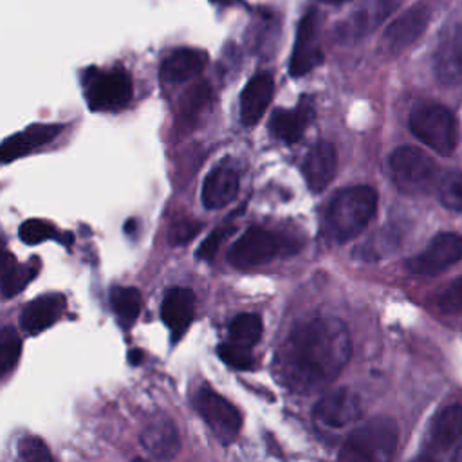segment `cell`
Segmentation results:
<instances>
[{
    "mask_svg": "<svg viewBox=\"0 0 462 462\" xmlns=\"http://www.w3.org/2000/svg\"><path fill=\"white\" fill-rule=\"evenodd\" d=\"M352 341L337 318H312L292 330L278 363L285 383L298 392L327 386L346 366Z\"/></svg>",
    "mask_w": 462,
    "mask_h": 462,
    "instance_id": "6da1fadb",
    "label": "cell"
},
{
    "mask_svg": "<svg viewBox=\"0 0 462 462\" xmlns=\"http://www.w3.org/2000/svg\"><path fill=\"white\" fill-rule=\"evenodd\" d=\"M377 211V191L370 186L339 189L325 211V227L336 242L357 236Z\"/></svg>",
    "mask_w": 462,
    "mask_h": 462,
    "instance_id": "7a4b0ae2",
    "label": "cell"
},
{
    "mask_svg": "<svg viewBox=\"0 0 462 462\" xmlns=\"http://www.w3.org/2000/svg\"><path fill=\"white\" fill-rule=\"evenodd\" d=\"M399 440L397 422L390 417H375L357 426L345 440L339 458L341 460H388Z\"/></svg>",
    "mask_w": 462,
    "mask_h": 462,
    "instance_id": "3957f363",
    "label": "cell"
},
{
    "mask_svg": "<svg viewBox=\"0 0 462 462\" xmlns=\"http://www.w3.org/2000/svg\"><path fill=\"white\" fill-rule=\"evenodd\" d=\"M298 242L260 226L247 227L227 251V262L236 269H253L298 251Z\"/></svg>",
    "mask_w": 462,
    "mask_h": 462,
    "instance_id": "277c9868",
    "label": "cell"
},
{
    "mask_svg": "<svg viewBox=\"0 0 462 462\" xmlns=\"http://www.w3.org/2000/svg\"><path fill=\"white\" fill-rule=\"evenodd\" d=\"M408 126L420 143L439 155H451L458 144V123L442 105H417L408 117Z\"/></svg>",
    "mask_w": 462,
    "mask_h": 462,
    "instance_id": "5b68a950",
    "label": "cell"
},
{
    "mask_svg": "<svg viewBox=\"0 0 462 462\" xmlns=\"http://www.w3.org/2000/svg\"><path fill=\"white\" fill-rule=\"evenodd\" d=\"M393 184L406 195H420L439 179L437 162L415 146H399L388 157Z\"/></svg>",
    "mask_w": 462,
    "mask_h": 462,
    "instance_id": "8992f818",
    "label": "cell"
},
{
    "mask_svg": "<svg viewBox=\"0 0 462 462\" xmlns=\"http://www.w3.org/2000/svg\"><path fill=\"white\" fill-rule=\"evenodd\" d=\"M431 14L433 7L428 0H419L411 4L406 11H402L386 25L379 40V51L390 58L402 54L424 34Z\"/></svg>",
    "mask_w": 462,
    "mask_h": 462,
    "instance_id": "52a82bcc",
    "label": "cell"
},
{
    "mask_svg": "<svg viewBox=\"0 0 462 462\" xmlns=\"http://www.w3.org/2000/svg\"><path fill=\"white\" fill-rule=\"evenodd\" d=\"M85 97L90 110L116 112L125 108L132 99V79L121 69L99 70L90 69L85 76Z\"/></svg>",
    "mask_w": 462,
    "mask_h": 462,
    "instance_id": "ba28073f",
    "label": "cell"
},
{
    "mask_svg": "<svg viewBox=\"0 0 462 462\" xmlns=\"http://www.w3.org/2000/svg\"><path fill=\"white\" fill-rule=\"evenodd\" d=\"M401 0H366L346 16L337 20L332 36L339 45L356 43L372 34L395 13Z\"/></svg>",
    "mask_w": 462,
    "mask_h": 462,
    "instance_id": "9c48e42d",
    "label": "cell"
},
{
    "mask_svg": "<svg viewBox=\"0 0 462 462\" xmlns=\"http://www.w3.org/2000/svg\"><path fill=\"white\" fill-rule=\"evenodd\" d=\"M195 408L222 442L235 440L242 428V415L227 399L211 388H202L195 397Z\"/></svg>",
    "mask_w": 462,
    "mask_h": 462,
    "instance_id": "30bf717a",
    "label": "cell"
},
{
    "mask_svg": "<svg viewBox=\"0 0 462 462\" xmlns=\"http://www.w3.org/2000/svg\"><path fill=\"white\" fill-rule=\"evenodd\" d=\"M462 258V236L457 233L437 235L424 251L406 262V269L419 276H435Z\"/></svg>",
    "mask_w": 462,
    "mask_h": 462,
    "instance_id": "8fae6325",
    "label": "cell"
},
{
    "mask_svg": "<svg viewBox=\"0 0 462 462\" xmlns=\"http://www.w3.org/2000/svg\"><path fill=\"white\" fill-rule=\"evenodd\" d=\"M323 63V51L319 45V14L318 11H307L296 29V40L289 61V72L292 78L309 74L312 69Z\"/></svg>",
    "mask_w": 462,
    "mask_h": 462,
    "instance_id": "7c38bea8",
    "label": "cell"
},
{
    "mask_svg": "<svg viewBox=\"0 0 462 462\" xmlns=\"http://www.w3.org/2000/svg\"><path fill=\"white\" fill-rule=\"evenodd\" d=\"M433 72L446 87L462 85V23L446 25L433 51Z\"/></svg>",
    "mask_w": 462,
    "mask_h": 462,
    "instance_id": "4fadbf2b",
    "label": "cell"
},
{
    "mask_svg": "<svg viewBox=\"0 0 462 462\" xmlns=\"http://www.w3.org/2000/svg\"><path fill=\"white\" fill-rule=\"evenodd\" d=\"M314 419L330 430H339L357 420L361 415V399L348 388H337L325 393L314 406Z\"/></svg>",
    "mask_w": 462,
    "mask_h": 462,
    "instance_id": "5bb4252c",
    "label": "cell"
},
{
    "mask_svg": "<svg viewBox=\"0 0 462 462\" xmlns=\"http://www.w3.org/2000/svg\"><path fill=\"white\" fill-rule=\"evenodd\" d=\"M240 173L231 161H222L209 170L202 182V204L208 209H220L227 206L238 193Z\"/></svg>",
    "mask_w": 462,
    "mask_h": 462,
    "instance_id": "9a60e30c",
    "label": "cell"
},
{
    "mask_svg": "<svg viewBox=\"0 0 462 462\" xmlns=\"http://www.w3.org/2000/svg\"><path fill=\"white\" fill-rule=\"evenodd\" d=\"M303 177L310 191H323L337 171V152L336 146L328 141L316 143L303 161Z\"/></svg>",
    "mask_w": 462,
    "mask_h": 462,
    "instance_id": "2e32d148",
    "label": "cell"
},
{
    "mask_svg": "<svg viewBox=\"0 0 462 462\" xmlns=\"http://www.w3.org/2000/svg\"><path fill=\"white\" fill-rule=\"evenodd\" d=\"M139 444L150 458L170 460L180 449V437L175 424L168 417H159L143 428Z\"/></svg>",
    "mask_w": 462,
    "mask_h": 462,
    "instance_id": "e0dca14e",
    "label": "cell"
},
{
    "mask_svg": "<svg viewBox=\"0 0 462 462\" xmlns=\"http://www.w3.org/2000/svg\"><path fill=\"white\" fill-rule=\"evenodd\" d=\"M195 312V294L189 287H171L161 307V318L171 332V339L177 341L184 336L193 321Z\"/></svg>",
    "mask_w": 462,
    "mask_h": 462,
    "instance_id": "ac0fdd59",
    "label": "cell"
},
{
    "mask_svg": "<svg viewBox=\"0 0 462 462\" xmlns=\"http://www.w3.org/2000/svg\"><path fill=\"white\" fill-rule=\"evenodd\" d=\"M462 439V406L451 404L440 410L428 430L424 448L431 453H444Z\"/></svg>",
    "mask_w": 462,
    "mask_h": 462,
    "instance_id": "d6986e66",
    "label": "cell"
},
{
    "mask_svg": "<svg viewBox=\"0 0 462 462\" xmlns=\"http://www.w3.org/2000/svg\"><path fill=\"white\" fill-rule=\"evenodd\" d=\"M274 92V79L269 72L253 76L240 94V121L244 126L256 125L265 114Z\"/></svg>",
    "mask_w": 462,
    "mask_h": 462,
    "instance_id": "ffe728a7",
    "label": "cell"
},
{
    "mask_svg": "<svg viewBox=\"0 0 462 462\" xmlns=\"http://www.w3.org/2000/svg\"><path fill=\"white\" fill-rule=\"evenodd\" d=\"M61 132V125H31L25 130L7 137L0 144V162H11L32 150L51 143Z\"/></svg>",
    "mask_w": 462,
    "mask_h": 462,
    "instance_id": "44dd1931",
    "label": "cell"
},
{
    "mask_svg": "<svg viewBox=\"0 0 462 462\" xmlns=\"http://www.w3.org/2000/svg\"><path fill=\"white\" fill-rule=\"evenodd\" d=\"M314 117V108L309 99H301L296 108H278L273 112L269 121L271 134L287 143L292 144L301 139L305 128Z\"/></svg>",
    "mask_w": 462,
    "mask_h": 462,
    "instance_id": "7402d4cb",
    "label": "cell"
},
{
    "mask_svg": "<svg viewBox=\"0 0 462 462\" xmlns=\"http://www.w3.org/2000/svg\"><path fill=\"white\" fill-rule=\"evenodd\" d=\"M67 300L60 292L42 294L27 303L20 316V325L27 334H38L54 325L63 314Z\"/></svg>",
    "mask_w": 462,
    "mask_h": 462,
    "instance_id": "603a6c76",
    "label": "cell"
},
{
    "mask_svg": "<svg viewBox=\"0 0 462 462\" xmlns=\"http://www.w3.org/2000/svg\"><path fill=\"white\" fill-rule=\"evenodd\" d=\"M208 63V54L200 49H177L161 65V78L166 83H182L199 76Z\"/></svg>",
    "mask_w": 462,
    "mask_h": 462,
    "instance_id": "cb8c5ba5",
    "label": "cell"
},
{
    "mask_svg": "<svg viewBox=\"0 0 462 462\" xmlns=\"http://www.w3.org/2000/svg\"><path fill=\"white\" fill-rule=\"evenodd\" d=\"M112 309L123 327H132L141 312L143 298L137 287H114L110 292Z\"/></svg>",
    "mask_w": 462,
    "mask_h": 462,
    "instance_id": "d4e9b609",
    "label": "cell"
},
{
    "mask_svg": "<svg viewBox=\"0 0 462 462\" xmlns=\"http://www.w3.org/2000/svg\"><path fill=\"white\" fill-rule=\"evenodd\" d=\"M262 318L253 312H244L238 314L231 325H229V337L233 343L244 345V346H253L258 343L262 337Z\"/></svg>",
    "mask_w": 462,
    "mask_h": 462,
    "instance_id": "484cf974",
    "label": "cell"
},
{
    "mask_svg": "<svg viewBox=\"0 0 462 462\" xmlns=\"http://www.w3.org/2000/svg\"><path fill=\"white\" fill-rule=\"evenodd\" d=\"M36 260L38 258H31V262L23 265L16 263L9 273H5L0 278V287L4 296H14L25 289V285L36 276V265H38Z\"/></svg>",
    "mask_w": 462,
    "mask_h": 462,
    "instance_id": "4316f807",
    "label": "cell"
},
{
    "mask_svg": "<svg viewBox=\"0 0 462 462\" xmlns=\"http://www.w3.org/2000/svg\"><path fill=\"white\" fill-rule=\"evenodd\" d=\"M437 193L444 208L462 213V173L460 171H449L442 175L437 186Z\"/></svg>",
    "mask_w": 462,
    "mask_h": 462,
    "instance_id": "83f0119b",
    "label": "cell"
},
{
    "mask_svg": "<svg viewBox=\"0 0 462 462\" xmlns=\"http://www.w3.org/2000/svg\"><path fill=\"white\" fill-rule=\"evenodd\" d=\"M209 97H211V88L204 81L188 88L184 92L182 99H180V116H182V119L193 121L197 116H200L204 106L209 103Z\"/></svg>",
    "mask_w": 462,
    "mask_h": 462,
    "instance_id": "f1b7e54d",
    "label": "cell"
},
{
    "mask_svg": "<svg viewBox=\"0 0 462 462\" xmlns=\"http://www.w3.org/2000/svg\"><path fill=\"white\" fill-rule=\"evenodd\" d=\"M22 354V341L13 328H0V377L5 375Z\"/></svg>",
    "mask_w": 462,
    "mask_h": 462,
    "instance_id": "f546056e",
    "label": "cell"
},
{
    "mask_svg": "<svg viewBox=\"0 0 462 462\" xmlns=\"http://www.w3.org/2000/svg\"><path fill=\"white\" fill-rule=\"evenodd\" d=\"M218 356L226 365H229L231 368H236V370H249L254 365L251 348L233 343V341L218 345Z\"/></svg>",
    "mask_w": 462,
    "mask_h": 462,
    "instance_id": "4dcf8cb0",
    "label": "cell"
},
{
    "mask_svg": "<svg viewBox=\"0 0 462 462\" xmlns=\"http://www.w3.org/2000/svg\"><path fill=\"white\" fill-rule=\"evenodd\" d=\"M18 235H20V240H23L25 244H31V245L58 236L56 227L52 224H49L45 220H38V218L25 220L20 226V233Z\"/></svg>",
    "mask_w": 462,
    "mask_h": 462,
    "instance_id": "1f68e13d",
    "label": "cell"
},
{
    "mask_svg": "<svg viewBox=\"0 0 462 462\" xmlns=\"http://www.w3.org/2000/svg\"><path fill=\"white\" fill-rule=\"evenodd\" d=\"M435 303L442 312H448V314L462 312V276L448 283L437 296Z\"/></svg>",
    "mask_w": 462,
    "mask_h": 462,
    "instance_id": "d6a6232c",
    "label": "cell"
},
{
    "mask_svg": "<svg viewBox=\"0 0 462 462\" xmlns=\"http://www.w3.org/2000/svg\"><path fill=\"white\" fill-rule=\"evenodd\" d=\"M233 233V227L231 226H220L217 229H213L206 238L204 242L199 245L197 249V258L200 260H206V262H211L218 251V247L222 245V242Z\"/></svg>",
    "mask_w": 462,
    "mask_h": 462,
    "instance_id": "836d02e7",
    "label": "cell"
},
{
    "mask_svg": "<svg viewBox=\"0 0 462 462\" xmlns=\"http://www.w3.org/2000/svg\"><path fill=\"white\" fill-rule=\"evenodd\" d=\"M18 455L23 460H51L52 455L38 437H23L18 442Z\"/></svg>",
    "mask_w": 462,
    "mask_h": 462,
    "instance_id": "e575fe53",
    "label": "cell"
},
{
    "mask_svg": "<svg viewBox=\"0 0 462 462\" xmlns=\"http://www.w3.org/2000/svg\"><path fill=\"white\" fill-rule=\"evenodd\" d=\"M200 224L199 222H177L171 231H170V244L171 245H182L186 242H189L195 235H199L200 231Z\"/></svg>",
    "mask_w": 462,
    "mask_h": 462,
    "instance_id": "d590c367",
    "label": "cell"
},
{
    "mask_svg": "<svg viewBox=\"0 0 462 462\" xmlns=\"http://www.w3.org/2000/svg\"><path fill=\"white\" fill-rule=\"evenodd\" d=\"M14 265H16L14 256L0 244V278H2L5 273H9Z\"/></svg>",
    "mask_w": 462,
    "mask_h": 462,
    "instance_id": "8d00e7d4",
    "label": "cell"
},
{
    "mask_svg": "<svg viewBox=\"0 0 462 462\" xmlns=\"http://www.w3.org/2000/svg\"><path fill=\"white\" fill-rule=\"evenodd\" d=\"M128 359L132 365H141V359H143V352L141 350H132L128 354Z\"/></svg>",
    "mask_w": 462,
    "mask_h": 462,
    "instance_id": "74e56055",
    "label": "cell"
},
{
    "mask_svg": "<svg viewBox=\"0 0 462 462\" xmlns=\"http://www.w3.org/2000/svg\"><path fill=\"white\" fill-rule=\"evenodd\" d=\"M453 458H455V460H462V442H460V446L457 448V453L453 455Z\"/></svg>",
    "mask_w": 462,
    "mask_h": 462,
    "instance_id": "f35d334b",
    "label": "cell"
}]
</instances>
